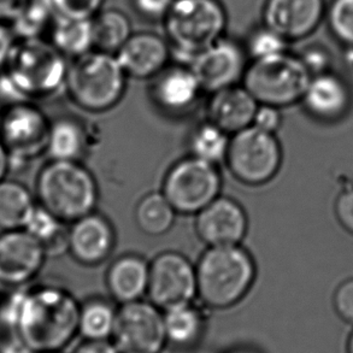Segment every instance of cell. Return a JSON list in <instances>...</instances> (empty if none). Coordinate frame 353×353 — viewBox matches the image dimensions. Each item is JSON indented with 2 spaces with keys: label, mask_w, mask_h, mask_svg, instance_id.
Listing matches in <instances>:
<instances>
[{
  "label": "cell",
  "mask_w": 353,
  "mask_h": 353,
  "mask_svg": "<svg viewBox=\"0 0 353 353\" xmlns=\"http://www.w3.org/2000/svg\"><path fill=\"white\" fill-rule=\"evenodd\" d=\"M81 305L64 288L52 285L21 290L6 314L29 352H59L79 334Z\"/></svg>",
  "instance_id": "cell-1"
},
{
  "label": "cell",
  "mask_w": 353,
  "mask_h": 353,
  "mask_svg": "<svg viewBox=\"0 0 353 353\" xmlns=\"http://www.w3.org/2000/svg\"><path fill=\"white\" fill-rule=\"evenodd\" d=\"M196 270V296L217 310L230 309L243 301L256 279L254 261L240 245L208 248Z\"/></svg>",
  "instance_id": "cell-2"
},
{
  "label": "cell",
  "mask_w": 353,
  "mask_h": 353,
  "mask_svg": "<svg viewBox=\"0 0 353 353\" xmlns=\"http://www.w3.org/2000/svg\"><path fill=\"white\" fill-rule=\"evenodd\" d=\"M65 59L50 41L17 40L3 74L14 103L48 98L65 86Z\"/></svg>",
  "instance_id": "cell-3"
},
{
  "label": "cell",
  "mask_w": 353,
  "mask_h": 353,
  "mask_svg": "<svg viewBox=\"0 0 353 353\" xmlns=\"http://www.w3.org/2000/svg\"><path fill=\"white\" fill-rule=\"evenodd\" d=\"M40 205L62 222H75L94 210L98 186L90 170L77 161H51L37 179Z\"/></svg>",
  "instance_id": "cell-4"
},
{
  "label": "cell",
  "mask_w": 353,
  "mask_h": 353,
  "mask_svg": "<svg viewBox=\"0 0 353 353\" xmlns=\"http://www.w3.org/2000/svg\"><path fill=\"white\" fill-rule=\"evenodd\" d=\"M163 23L172 52L188 65L225 37L228 16L220 0H174Z\"/></svg>",
  "instance_id": "cell-5"
},
{
  "label": "cell",
  "mask_w": 353,
  "mask_h": 353,
  "mask_svg": "<svg viewBox=\"0 0 353 353\" xmlns=\"http://www.w3.org/2000/svg\"><path fill=\"white\" fill-rule=\"evenodd\" d=\"M127 77L116 54L93 50L69 64L65 88L83 110L104 112L122 99Z\"/></svg>",
  "instance_id": "cell-6"
},
{
  "label": "cell",
  "mask_w": 353,
  "mask_h": 353,
  "mask_svg": "<svg viewBox=\"0 0 353 353\" xmlns=\"http://www.w3.org/2000/svg\"><path fill=\"white\" fill-rule=\"evenodd\" d=\"M311 77L299 56L288 51L252 61L243 74V86L258 104L281 109L301 101Z\"/></svg>",
  "instance_id": "cell-7"
},
{
  "label": "cell",
  "mask_w": 353,
  "mask_h": 353,
  "mask_svg": "<svg viewBox=\"0 0 353 353\" xmlns=\"http://www.w3.org/2000/svg\"><path fill=\"white\" fill-rule=\"evenodd\" d=\"M225 163L238 181L248 186L265 185L281 168V145L275 134L251 125L233 134Z\"/></svg>",
  "instance_id": "cell-8"
},
{
  "label": "cell",
  "mask_w": 353,
  "mask_h": 353,
  "mask_svg": "<svg viewBox=\"0 0 353 353\" xmlns=\"http://www.w3.org/2000/svg\"><path fill=\"white\" fill-rule=\"evenodd\" d=\"M221 185L216 165L192 156L168 172L162 193L177 214L196 215L220 196Z\"/></svg>",
  "instance_id": "cell-9"
},
{
  "label": "cell",
  "mask_w": 353,
  "mask_h": 353,
  "mask_svg": "<svg viewBox=\"0 0 353 353\" xmlns=\"http://www.w3.org/2000/svg\"><path fill=\"white\" fill-rule=\"evenodd\" d=\"M111 339L119 353H161L168 343L164 315L151 301L122 304Z\"/></svg>",
  "instance_id": "cell-10"
},
{
  "label": "cell",
  "mask_w": 353,
  "mask_h": 353,
  "mask_svg": "<svg viewBox=\"0 0 353 353\" xmlns=\"http://www.w3.org/2000/svg\"><path fill=\"white\" fill-rule=\"evenodd\" d=\"M198 294L196 265L181 253L167 251L150 263L148 296L163 311L190 305Z\"/></svg>",
  "instance_id": "cell-11"
},
{
  "label": "cell",
  "mask_w": 353,
  "mask_h": 353,
  "mask_svg": "<svg viewBox=\"0 0 353 353\" xmlns=\"http://www.w3.org/2000/svg\"><path fill=\"white\" fill-rule=\"evenodd\" d=\"M50 122L30 101L10 104L0 119V140L14 163L26 162L46 150Z\"/></svg>",
  "instance_id": "cell-12"
},
{
  "label": "cell",
  "mask_w": 353,
  "mask_h": 353,
  "mask_svg": "<svg viewBox=\"0 0 353 353\" xmlns=\"http://www.w3.org/2000/svg\"><path fill=\"white\" fill-rule=\"evenodd\" d=\"M246 56V50L240 43L223 37L198 53L188 67L203 91L214 93L243 80L248 68Z\"/></svg>",
  "instance_id": "cell-13"
},
{
  "label": "cell",
  "mask_w": 353,
  "mask_h": 353,
  "mask_svg": "<svg viewBox=\"0 0 353 353\" xmlns=\"http://www.w3.org/2000/svg\"><path fill=\"white\" fill-rule=\"evenodd\" d=\"M327 0H265L263 24L286 39L303 41L325 23Z\"/></svg>",
  "instance_id": "cell-14"
},
{
  "label": "cell",
  "mask_w": 353,
  "mask_h": 353,
  "mask_svg": "<svg viewBox=\"0 0 353 353\" xmlns=\"http://www.w3.org/2000/svg\"><path fill=\"white\" fill-rule=\"evenodd\" d=\"M48 256L43 243L26 230L0 234V285L23 286L38 275Z\"/></svg>",
  "instance_id": "cell-15"
},
{
  "label": "cell",
  "mask_w": 353,
  "mask_h": 353,
  "mask_svg": "<svg viewBox=\"0 0 353 353\" xmlns=\"http://www.w3.org/2000/svg\"><path fill=\"white\" fill-rule=\"evenodd\" d=\"M196 216V234L208 248L240 245L248 233L246 212L228 196H217Z\"/></svg>",
  "instance_id": "cell-16"
},
{
  "label": "cell",
  "mask_w": 353,
  "mask_h": 353,
  "mask_svg": "<svg viewBox=\"0 0 353 353\" xmlns=\"http://www.w3.org/2000/svg\"><path fill=\"white\" fill-rule=\"evenodd\" d=\"M172 48L167 39L150 32L133 33L116 57L127 77L148 80L154 79L167 68Z\"/></svg>",
  "instance_id": "cell-17"
},
{
  "label": "cell",
  "mask_w": 353,
  "mask_h": 353,
  "mask_svg": "<svg viewBox=\"0 0 353 353\" xmlns=\"http://www.w3.org/2000/svg\"><path fill=\"white\" fill-rule=\"evenodd\" d=\"M351 101L349 83L334 70L311 77L301 99L305 110L314 119L323 122L343 119L349 112Z\"/></svg>",
  "instance_id": "cell-18"
},
{
  "label": "cell",
  "mask_w": 353,
  "mask_h": 353,
  "mask_svg": "<svg viewBox=\"0 0 353 353\" xmlns=\"http://www.w3.org/2000/svg\"><path fill=\"white\" fill-rule=\"evenodd\" d=\"M115 234L109 221L91 212L72 222L68 232V250L77 262L97 265L109 257Z\"/></svg>",
  "instance_id": "cell-19"
},
{
  "label": "cell",
  "mask_w": 353,
  "mask_h": 353,
  "mask_svg": "<svg viewBox=\"0 0 353 353\" xmlns=\"http://www.w3.org/2000/svg\"><path fill=\"white\" fill-rule=\"evenodd\" d=\"M208 104V121L225 133L235 134L251 127L258 101L243 86L227 87L211 93Z\"/></svg>",
  "instance_id": "cell-20"
},
{
  "label": "cell",
  "mask_w": 353,
  "mask_h": 353,
  "mask_svg": "<svg viewBox=\"0 0 353 353\" xmlns=\"http://www.w3.org/2000/svg\"><path fill=\"white\" fill-rule=\"evenodd\" d=\"M151 91L153 101L162 110L183 114L194 106L203 88L191 68L177 65L158 74Z\"/></svg>",
  "instance_id": "cell-21"
},
{
  "label": "cell",
  "mask_w": 353,
  "mask_h": 353,
  "mask_svg": "<svg viewBox=\"0 0 353 353\" xmlns=\"http://www.w3.org/2000/svg\"><path fill=\"white\" fill-rule=\"evenodd\" d=\"M150 264L134 254L119 257L111 264L106 275V286L119 304L140 301L148 294Z\"/></svg>",
  "instance_id": "cell-22"
},
{
  "label": "cell",
  "mask_w": 353,
  "mask_h": 353,
  "mask_svg": "<svg viewBox=\"0 0 353 353\" xmlns=\"http://www.w3.org/2000/svg\"><path fill=\"white\" fill-rule=\"evenodd\" d=\"M92 19L56 16L48 30L50 43L65 58L77 59L91 52L94 50Z\"/></svg>",
  "instance_id": "cell-23"
},
{
  "label": "cell",
  "mask_w": 353,
  "mask_h": 353,
  "mask_svg": "<svg viewBox=\"0 0 353 353\" xmlns=\"http://www.w3.org/2000/svg\"><path fill=\"white\" fill-rule=\"evenodd\" d=\"M28 188L12 180L0 182V230H24L35 209Z\"/></svg>",
  "instance_id": "cell-24"
},
{
  "label": "cell",
  "mask_w": 353,
  "mask_h": 353,
  "mask_svg": "<svg viewBox=\"0 0 353 353\" xmlns=\"http://www.w3.org/2000/svg\"><path fill=\"white\" fill-rule=\"evenodd\" d=\"M92 22L97 51L116 54L133 35L130 19L119 10H101Z\"/></svg>",
  "instance_id": "cell-25"
},
{
  "label": "cell",
  "mask_w": 353,
  "mask_h": 353,
  "mask_svg": "<svg viewBox=\"0 0 353 353\" xmlns=\"http://www.w3.org/2000/svg\"><path fill=\"white\" fill-rule=\"evenodd\" d=\"M85 150V133L75 119H59L50 124L46 151L51 161H77Z\"/></svg>",
  "instance_id": "cell-26"
},
{
  "label": "cell",
  "mask_w": 353,
  "mask_h": 353,
  "mask_svg": "<svg viewBox=\"0 0 353 353\" xmlns=\"http://www.w3.org/2000/svg\"><path fill=\"white\" fill-rule=\"evenodd\" d=\"M176 214L163 193H150L139 201L135 221L145 234L161 236L172 230Z\"/></svg>",
  "instance_id": "cell-27"
},
{
  "label": "cell",
  "mask_w": 353,
  "mask_h": 353,
  "mask_svg": "<svg viewBox=\"0 0 353 353\" xmlns=\"http://www.w3.org/2000/svg\"><path fill=\"white\" fill-rule=\"evenodd\" d=\"M164 325L168 341L177 346L196 344L204 330L201 312L192 304L164 311Z\"/></svg>",
  "instance_id": "cell-28"
},
{
  "label": "cell",
  "mask_w": 353,
  "mask_h": 353,
  "mask_svg": "<svg viewBox=\"0 0 353 353\" xmlns=\"http://www.w3.org/2000/svg\"><path fill=\"white\" fill-rule=\"evenodd\" d=\"M230 141V134L208 121L196 127L192 134L190 140L192 156L216 165L225 161Z\"/></svg>",
  "instance_id": "cell-29"
},
{
  "label": "cell",
  "mask_w": 353,
  "mask_h": 353,
  "mask_svg": "<svg viewBox=\"0 0 353 353\" xmlns=\"http://www.w3.org/2000/svg\"><path fill=\"white\" fill-rule=\"evenodd\" d=\"M116 314L104 301H91L81 306L79 334L85 340H109L115 327Z\"/></svg>",
  "instance_id": "cell-30"
},
{
  "label": "cell",
  "mask_w": 353,
  "mask_h": 353,
  "mask_svg": "<svg viewBox=\"0 0 353 353\" xmlns=\"http://www.w3.org/2000/svg\"><path fill=\"white\" fill-rule=\"evenodd\" d=\"M62 221L41 205L35 206L24 230L43 243L46 253H54L59 248H68V232Z\"/></svg>",
  "instance_id": "cell-31"
},
{
  "label": "cell",
  "mask_w": 353,
  "mask_h": 353,
  "mask_svg": "<svg viewBox=\"0 0 353 353\" xmlns=\"http://www.w3.org/2000/svg\"><path fill=\"white\" fill-rule=\"evenodd\" d=\"M56 12L51 0H28L22 14L10 27L17 40L38 39L50 30Z\"/></svg>",
  "instance_id": "cell-32"
},
{
  "label": "cell",
  "mask_w": 353,
  "mask_h": 353,
  "mask_svg": "<svg viewBox=\"0 0 353 353\" xmlns=\"http://www.w3.org/2000/svg\"><path fill=\"white\" fill-rule=\"evenodd\" d=\"M325 23L336 43L346 50L353 48V0H330Z\"/></svg>",
  "instance_id": "cell-33"
},
{
  "label": "cell",
  "mask_w": 353,
  "mask_h": 353,
  "mask_svg": "<svg viewBox=\"0 0 353 353\" xmlns=\"http://www.w3.org/2000/svg\"><path fill=\"white\" fill-rule=\"evenodd\" d=\"M290 43L280 34L262 24L250 33L245 50L252 61H257L288 52Z\"/></svg>",
  "instance_id": "cell-34"
},
{
  "label": "cell",
  "mask_w": 353,
  "mask_h": 353,
  "mask_svg": "<svg viewBox=\"0 0 353 353\" xmlns=\"http://www.w3.org/2000/svg\"><path fill=\"white\" fill-rule=\"evenodd\" d=\"M105 0H51L56 16L92 19L103 10Z\"/></svg>",
  "instance_id": "cell-35"
},
{
  "label": "cell",
  "mask_w": 353,
  "mask_h": 353,
  "mask_svg": "<svg viewBox=\"0 0 353 353\" xmlns=\"http://www.w3.org/2000/svg\"><path fill=\"white\" fill-rule=\"evenodd\" d=\"M298 56L301 58L303 64L305 65L307 72H310L311 77H316L323 72L333 70L332 53L323 45H319V43L309 45Z\"/></svg>",
  "instance_id": "cell-36"
},
{
  "label": "cell",
  "mask_w": 353,
  "mask_h": 353,
  "mask_svg": "<svg viewBox=\"0 0 353 353\" xmlns=\"http://www.w3.org/2000/svg\"><path fill=\"white\" fill-rule=\"evenodd\" d=\"M333 304L340 319L353 325V277L341 282L335 290Z\"/></svg>",
  "instance_id": "cell-37"
},
{
  "label": "cell",
  "mask_w": 353,
  "mask_h": 353,
  "mask_svg": "<svg viewBox=\"0 0 353 353\" xmlns=\"http://www.w3.org/2000/svg\"><path fill=\"white\" fill-rule=\"evenodd\" d=\"M174 0H132L138 14L148 21H163Z\"/></svg>",
  "instance_id": "cell-38"
},
{
  "label": "cell",
  "mask_w": 353,
  "mask_h": 353,
  "mask_svg": "<svg viewBox=\"0 0 353 353\" xmlns=\"http://www.w3.org/2000/svg\"><path fill=\"white\" fill-rule=\"evenodd\" d=\"M334 211L340 225L353 234V186L340 193L335 201Z\"/></svg>",
  "instance_id": "cell-39"
},
{
  "label": "cell",
  "mask_w": 353,
  "mask_h": 353,
  "mask_svg": "<svg viewBox=\"0 0 353 353\" xmlns=\"http://www.w3.org/2000/svg\"><path fill=\"white\" fill-rule=\"evenodd\" d=\"M281 109L272 105H258L256 115L253 119V127L268 132V133L275 134L277 129L280 128L282 123Z\"/></svg>",
  "instance_id": "cell-40"
},
{
  "label": "cell",
  "mask_w": 353,
  "mask_h": 353,
  "mask_svg": "<svg viewBox=\"0 0 353 353\" xmlns=\"http://www.w3.org/2000/svg\"><path fill=\"white\" fill-rule=\"evenodd\" d=\"M17 39L8 24L0 23V69H4L14 51Z\"/></svg>",
  "instance_id": "cell-41"
},
{
  "label": "cell",
  "mask_w": 353,
  "mask_h": 353,
  "mask_svg": "<svg viewBox=\"0 0 353 353\" xmlns=\"http://www.w3.org/2000/svg\"><path fill=\"white\" fill-rule=\"evenodd\" d=\"M28 0H0V23L11 26L22 14Z\"/></svg>",
  "instance_id": "cell-42"
},
{
  "label": "cell",
  "mask_w": 353,
  "mask_h": 353,
  "mask_svg": "<svg viewBox=\"0 0 353 353\" xmlns=\"http://www.w3.org/2000/svg\"><path fill=\"white\" fill-rule=\"evenodd\" d=\"M72 353H119L109 340H85Z\"/></svg>",
  "instance_id": "cell-43"
},
{
  "label": "cell",
  "mask_w": 353,
  "mask_h": 353,
  "mask_svg": "<svg viewBox=\"0 0 353 353\" xmlns=\"http://www.w3.org/2000/svg\"><path fill=\"white\" fill-rule=\"evenodd\" d=\"M10 169H11V159L8 150L4 146V143L0 140V182L5 180V176L8 175Z\"/></svg>",
  "instance_id": "cell-44"
},
{
  "label": "cell",
  "mask_w": 353,
  "mask_h": 353,
  "mask_svg": "<svg viewBox=\"0 0 353 353\" xmlns=\"http://www.w3.org/2000/svg\"><path fill=\"white\" fill-rule=\"evenodd\" d=\"M346 353H353V330L352 333L350 334L349 339H347V344H346Z\"/></svg>",
  "instance_id": "cell-45"
},
{
  "label": "cell",
  "mask_w": 353,
  "mask_h": 353,
  "mask_svg": "<svg viewBox=\"0 0 353 353\" xmlns=\"http://www.w3.org/2000/svg\"><path fill=\"white\" fill-rule=\"evenodd\" d=\"M347 61L353 67V48H347Z\"/></svg>",
  "instance_id": "cell-46"
},
{
  "label": "cell",
  "mask_w": 353,
  "mask_h": 353,
  "mask_svg": "<svg viewBox=\"0 0 353 353\" xmlns=\"http://www.w3.org/2000/svg\"><path fill=\"white\" fill-rule=\"evenodd\" d=\"M230 353H258V352H256V351H252V350L240 349V350H235V351H232V352H230Z\"/></svg>",
  "instance_id": "cell-47"
},
{
  "label": "cell",
  "mask_w": 353,
  "mask_h": 353,
  "mask_svg": "<svg viewBox=\"0 0 353 353\" xmlns=\"http://www.w3.org/2000/svg\"><path fill=\"white\" fill-rule=\"evenodd\" d=\"M29 353H59V352H29Z\"/></svg>",
  "instance_id": "cell-48"
},
{
  "label": "cell",
  "mask_w": 353,
  "mask_h": 353,
  "mask_svg": "<svg viewBox=\"0 0 353 353\" xmlns=\"http://www.w3.org/2000/svg\"><path fill=\"white\" fill-rule=\"evenodd\" d=\"M1 115H3V111L0 110V119H1Z\"/></svg>",
  "instance_id": "cell-49"
}]
</instances>
